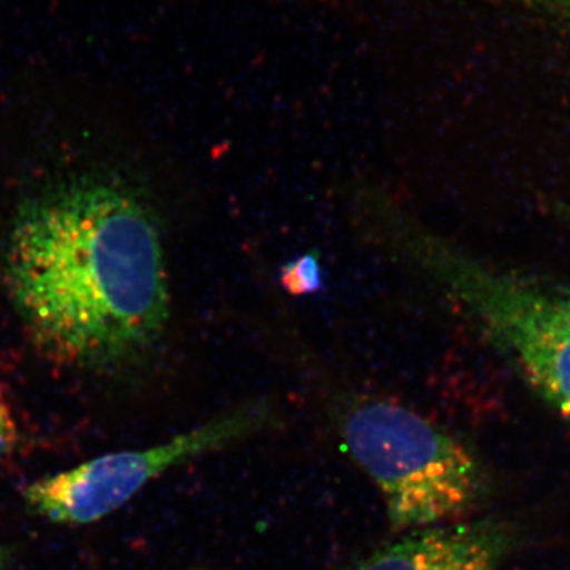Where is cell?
<instances>
[{
  "mask_svg": "<svg viewBox=\"0 0 570 570\" xmlns=\"http://www.w3.org/2000/svg\"><path fill=\"white\" fill-rule=\"evenodd\" d=\"M3 284L41 354L116 371L153 355L170 321L163 235L132 189L105 179L59 184L13 217Z\"/></svg>",
  "mask_w": 570,
  "mask_h": 570,
  "instance_id": "cell-1",
  "label": "cell"
},
{
  "mask_svg": "<svg viewBox=\"0 0 570 570\" xmlns=\"http://www.w3.org/2000/svg\"><path fill=\"white\" fill-rule=\"evenodd\" d=\"M384 247L459 302L532 387L570 419V292L482 264L415 216L395 220Z\"/></svg>",
  "mask_w": 570,
  "mask_h": 570,
  "instance_id": "cell-2",
  "label": "cell"
},
{
  "mask_svg": "<svg viewBox=\"0 0 570 570\" xmlns=\"http://www.w3.org/2000/svg\"><path fill=\"white\" fill-rule=\"evenodd\" d=\"M341 393L337 430L352 459L381 491L393 530L441 527L466 512L482 485L466 445L393 401Z\"/></svg>",
  "mask_w": 570,
  "mask_h": 570,
  "instance_id": "cell-3",
  "label": "cell"
},
{
  "mask_svg": "<svg viewBox=\"0 0 570 570\" xmlns=\"http://www.w3.org/2000/svg\"><path fill=\"white\" fill-rule=\"evenodd\" d=\"M266 400H253L148 449L124 450L29 483V508L58 524L81 527L107 519L146 485L183 466L264 433L275 420Z\"/></svg>",
  "mask_w": 570,
  "mask_h": 570,
  "instance_id": "cell-4",
  "label": "cell"
},
{
  "mask_svg": "<svg viewBox=\"0 0 570 570\" xmlns=\"http://www.w3.org/2000/svg\"><path fill=\"white\" fill-rule=\"evenodd\" d=\"M504 551L493 524H441L406 532L344 570H494Z\"/></svg>",
  "mask_w": 570,
  "mask_h": 570,
  "instance_id": "cell-5",
  "label": "cell"
},
{
  "mask_svg": "<svg viewBox=\"0 0 570 570\" xmlns=\"http://www.w3.org/2000/svg\"><path fill=\"white\" fill-rule=\"evenodd\" d=\"M279 284L292 296L316 295L324 291L321 254L311 250L285 264L281 268Z\"/></svg>",
  "mask_w": 570,
  "mask_h": 570,
  "instance_id": "cell-6",
  "label": "cell"
},
{
  "mask_svg": "<svg viewBox=\"0 0 570 570\" xmlns=\"http://www.w3.org/2000/svg\"><path fill=\"white\" fill-rule=\"evenodd\" d=\"M18 441V428L13 414L0 384V459L9 455Z\"/></svg>",
  "mask_w": 570,
  "mask_h": 570,
  "instance_id": "cell-7",
  "label": "cell"
},
{
  "mask_svg": "<svg viewBox=\"0 0 570 570\" xmlns=\"http://www.w3.org/2000/svg\"><path fill=\"white\" fill-rule=\"evenodd\" d=\"M554 2L558 3L562 13H568L570 17V0H554Z\"/></svg>",
  "mask_w": 570,
  "mask_h": 570,
  "instance_id": "cell-8",
  "label": "cell"
},
{
  "mask_svg": "<svg viewBox=\"0 0 570 570\" xmlns=\"http://www.w3.org/2000/svg\"><path fill=\"white\" fill-rule=\"evenodd\" d=\"M0 570H3V557H2V551H0Z\"/></svg>",
  "mask_w": 570,
  "mask_h": 570,
  "instance_id": "cell-9",
  "label": "cell"
},
{
  "mask_svg": "<svg viewBox=\"0 0 570 570\" xmlns=\"http://www.w3.org/2000/svg\"><path fill=\"white\" fill-rule=\"evenodd\" d=\"M186 570H205L204 568H193V569H186Z\"/></svg>",
  "mask_w": 570,
  "mask_h": 570,
  "instance_id": "cell-10",
  "label": "cell"
}]
</instances>
